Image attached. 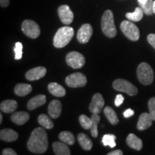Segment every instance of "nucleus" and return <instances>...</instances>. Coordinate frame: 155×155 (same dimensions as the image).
Wrapping results in <instances>:
<instances>
[{
    "label": "nucleus",
    "mask_w": 155,
    "mask_h": 155,
    "mask_svg": "<svg viewBox=\"0 0 155 155\" xmlns=\"http://www.w3.org/2000/svg\"><path fill=\"white\" fill-rule=\"evenodd\" d=\"M152 121L153 119L150 113L141 114L137 123V129L140 131L147 129L152 126Z\"/></svg>",
    "instance_id": "2eb2a0df"
},
{
    "label": "nucleus",
    "mask_w": 155,
    "mask_h": 155,
    "mask_svg": "<svg viewBox=\"0 0 155 155\" xmlns=\"http://www.w3.org/2000/svg\"><path fill=\"white\" fill-rule=\"evenodd\" d=\"M65 60L68 65L74 69L81 68L85 65L86 62L84 56L78 52L75 51L70 52L68 53Z\"/></svg>",
    "instance_id": "6e6552de"
},
{
    "label": "nucleus",
    "mask_w": 155,
    "mask_h": 155,
    "mask_svg": "<svg viewBox=\"0 0 155 155\" xmlns=\"http://www.w3.org/2000/svg\"><path fill=\"white\" fill-rule=\"evenodd\" d=\"M46 73H47V69L45 68L39 66L28 71L25 74V77L28 81H36L43 78L46 75Z\"/></svg>",
    "instance_id": "ddd939ff"
},
{
    "label": "nucleus",
    "mask_w": 155,
    "mask_h": 155,
    "mask_svg": "<svg viewBox=\"0 0 155 155\" xmlns=\"http://www.w3.org/2000/svg\"><path fill=\"white\" fill-rule=\"evenodd\" d=\"M58 13L60 19L63 24L68 25L73 21V13L70 9L69 6L61 5L58 9Z\"/></svg>",
    "instance_id": "9b49d317"
},
{
    "label": "nucleus",
    "mask_w": 155,
    "mask_h": 155,
    "mask_svg": "<svg viewBox=\"0 0 155 155\" xmlns=\"http://www.w3.org/2000/svg\"><path fill=\"white\" fill-rule=\"evenodd\" d=\"M137 1H138L139 5H144V4L146 3L148 0H137Z\"/></svg>",
    "instance_id": "a19ab883"
},
{
    "label": "nucleus",
    "mask_w": 155,
    "mask_h": 155,
    "mask_svg": "<svg viewBox=\"0 0 155 155\" xmlns=\"http://www.w3.org/2000/svg\"><path fill=\"white\" fill-rule=\"evenodd\" d=\"M91 121H92V125L91 128V132L94 137H98V124L100 121V116L98 114H93L91 116Z\"/></svg>",
    "instance_id": "c85d7f7f"
},
{
    "label": "nucleus",
    "mask_w": 155,
    "mask_h": 155,
    "mask_svg": "<svg viewBox=\"0 0 155 155\" xmlns=\"http://www.w3.org/2000/svg\"><path fill=\"white\" fill-rule=\"evenodd\" d=\"M9 4V0H0V5L2 7H7Z\"/></svg>",
    "instance_id": "ea45409f"
},
{
    "label": "nucleus",
    "mask_w": 155,
    "mask_h": 155,
    "mask_svg": "<svg viewBox=\"0 0 155 155\" xmlns=\"http://www.w3.org/2000/svg\"><path fill=\"white\" fill-rule=\"evenodd\" d=\"M65 83L71 88H80L86 85V75L81 73H75L68 75L65 78Z\"/></svg>",
    "instance_id": "1a4fd4ad"
},
{
    "label": "nucleus",
    "mask_w": 155,
    "mask_h": 155,
    "mask_svg": "<svg viewBox=\"0 0 155 155\" xmlns=\"http://www.w3.org/2000/svg\"><path fill=\"white\" fill-rule=\"evenodd\" d=\"M127 143L128 146L135 150L140 151L142 149V141L134 134H130L128 135L127 138Z\"/></svg>",
    "instance_id": "6ab92c4d"
},
{
    "label": "nucleus",
    "mask_w": 155,
    "mask_h": 155,
    "mask_svg": "<svg viewBox=\"0 0 155 155\" xmlns=\"http://www.w3.org/2000/svg\"><path fill=\"white\" fill-rule=\"evenodd\" d=\"M123 154V152H122L121 150H117L112 151V152L108 153V155H122Z\"/></svg>",
    "instance_id": "58836bf2"
},
{
    "label": "nucleus",
    "mask_w": 155,
    "mask_h": 155,
    "mask_svg": "<svg viewBox=\"0 0 155 155\" xmlns=\"http://www.w3.org/2000/svg\"><path fill=\"white\" fill-rule=\"evenodd\" d=\"M104 99L101 94H95L89 105V110L93 114H100L104 106Z\"/></svg>",
    "instance_id": "f8f14e48"
},
{
    "label": "nucleus",
    "mask_w": 155,
    "mask_h": 155,
    "mask_svg": "<svg viewBox=\"0 0 155 155\" xmlns=\"http://www.w3.org/2000/svg\"><path fill=\"white\" fill-rule=\"evenodd\" d=\"M116 137L114 134H105L102 138V144L104 146H109L111 148L116 147Z\"/></svg>",
    "instance_id": "c756f323"
},
{
    "label": "nucleus",
    "mask_w": 155,
    "mask_h": 155,
    "mask_svg": "<svg viewBox=\"0 0 155 155\" xmlns=\"http://www.w3.org/2000/svg\"><path fill=\"white\" fill-rule=\"evenodd\" d=\"M153 12L155 14V1H154V3H153Z\"/></svg>",
    "instance_id": "37998d69"
},
{
    "label": "nucleus",
    "mask_w": 155,
    "mask_h": 155,
    "mask_svg": "<svg viewBox=\"0 0 155 155\" xmlns=\"http://www.w3.org/2000/svg\"><path fill=\"white\" fill-rule=\"evenodd\" d=\"M113 87L118 91L124 92L129 96H135L138 93L137 87L124 79H116L113 83Z\"/></svg>",
    "instance_id": "423d86ee"
},
{
    "label": "nucleus",
    "mask_w": 155,
    "mask_h": 155,
    "mask_svg": "<svg viewBox=\"0 0 155 155\" xmlns=\"http://www.w3.org/2000/svg\"><path fill=\"white\" fill-rule=\"evenodd\" d=\"M48 114L53 119H58L61 114L62 104L60 101L53 100L48 106Z\"/></svg>",
    "instance_id": "4468645a"
},
{
    "label": "nucleus",
    "mask_w": 155,
    "mask_h": 155,
    "mask_svg": "<svg viewBox=\"0 0 155 155\" xmlns=\"http://www.w3.org/2000/svg\"><path fill=\"white\" fill-rule=\"evenodd\" d=\"M60 140L65 143L68 145H73L74 144L75 139L73 134L70 131H62L59 134Z\"/></svg>",
    "instance_id": "cd10ccee"
},
{
    "label": "nucleus",
    "mask_w": 155,
    "mask_h": 155,
    "mask_svg": "<svg viewBox=\"0 0 155 155\" xmlns=\"http://www.w3.org/2000/svg\"><path fill=\"white\" fill-rule=\"evenodd\" d=\"M53 149L54 152L57 155H70L71 150L65 144V143H62L60 141H55L53 144Z\"/></svg>",
    "instance_id": "412c9836"
},
{
    "label": "nucleus",
    "mask_w": 155,
    "mask_h": 155,
    "mask_svg": "<svg viewBox=\"0 0 155 155\" xmlns=\"http://www.w3.org/2000/svg\"><path fill=\"white\" fill-rule=\"evenodd\" d=\"M101 29L104 34L108 38H113L116 35L117 31L114 24V14L111 10H106L103 15Z\"/></svg>",
    "instance_id": "7ed1b4c3"
},
{
    "label": "nucleus",
    "mask_w": 155,
    "mask_h": 155,
    "mask_svg": "<svg viewBox=\"0 0 155 155\" xmlns=\"http://www.w3.org/2000/svg\"><path fill=\"white\" fill-rule=\"evenodd\" d=\"M46 102V96L45 95L40 94L38 96L33 97L29 101L28 103V108L30 111L35 109V108L40 107L44 105Z\"/></svg>",
    "instance_id": "dca6fc26"
},
{
    "label": "nucleus",
    "mask_w": 155,
    "mask_h": 155,
    "mask_svg": "<svg viewBox=\"0 0 155 155\" xmlns=\"http://www.w3.org/2000/svg\"><path fill=\"white\" fill-rule=\"evenodd\" d=\"M121 32L131 41H137L139 39L140 32L139 28L136 25L129 20H124L120 25Z\"/></svg>",
    "instance_id": "39448f33"
},
{
    "label": "nucleus",
    "mask_w": 155,
    "mask_h": 155,
    "mask_svg": "<svg viewBox=\"0 0 155 155\" xmlns=\"http://www.w3.org/2000/svg\"><path fill=\"white\" fill-rule=\"evenodd\" d=\"M144 11L140 7H137L134 12H128L126 14V17L130 21H133V22H139L141 19L143 18L144 16Z\"/></svg>",
    "instance_id": "393cba45"
},
{
    "label": "nucleus",
    "mask_w": 155,
    "mask_h": 155,
    "mask_svg": "<svg viewBox=\"0 0 155 155\" xmlns=\"http://www.w3.org/2000/svg\"><path fill=\"white\" fill-rule=\"evenodd\" d=\"M153 3H154L153 0H148L144 5H139V7L142 9L145 15L150 16L154 13V12H153Z\"/></svg>",
    "instance_id": "2f4dec72"
},
{
    "label": "nucleus",
    "mask_w": 155,
    "mask_h": 155,
    "mask_svg": "<svg viewBox=\"0 0 155 155\" xmlns=\"http://www.w3.org/2000/svg\"><path fill=\"white\" fill-rule=\"evenodd\" d=\"M78 141L84 150L88 151L91 150L93 147L92 141L85 134L80 133L78 135Z\"/></svg>",
    "instance_id": "5701e85b"
},
{
    "label": "nucleus",
    "mask_w": 155,
    "mask_h": 155,
    "mask_svg": "<svg viewBox=\"0 0 155 155\" xmlns=\"http://www.w3.org/2000/svg\"><path fill=\"white\" fill-rule=\"evenodd\" d=\"M32 88L30 85L26 83H19L15 88V94L19 96H25L32 91Z\"/></svg>",
    "instance_id": "b1692460"
},
{
    "label": "nucleus",
    "mask_w": 155,
    "mask_h": 155,
    "mask_svg": "<svg viewBox=\"0 0 155 155\" xmlns=\"http://www.w3.org/2000/svg\"><path fill=\"white\" fill-rule=\"evenodd\" d=\"M38 123L40 124L42 127L45 128V129H53L54 127V124L53 121H52L51 119L49 118V116L46 115V114H40V115L38 116Z\"/></svg>",
    "instance_id": "bb28decb"
},
{
    "label": "nucleus",
    "mask_w": 155,
    "mask_h": 155,
    "mask_svg": "<svg viewBox=\"0 0 155 155\" xmlns=\"http://www.w3.org/2000/svg\"><path fill=\"white\" fill-rule=\"evenodd\" d=\"M147 40L149 43L155 49V34H150L147 37Z\"/></svg>",
    "instance_id": "c9c22d12"
},
{
    "label": "nucleus",
    "mask_w": 155,
    "mask_h": 155,
    "mask_svg": "<svg viewBox=\"0 0 155 155\" xmlns=\"http://www.w3.org/2000/svg\"><path fill=\"white\" fill-rule=\"evenodd\" d=\"M148 108L153 121H155V97L151 98L148 102Z\"/></svg>",
    "instance_id": "72a5a7b5"
},
{
    "label": "nucleus",
    "mask_w": 155,
    "mask_h": 155,
    "mask_svg": "<svg viewBox=\"0 0 155 155\" xmlns=\"http://www.w3.org/2000/svg\"><path fill=\"white\" fill-rule=\"evenodd\" d=\"M124 101V96H122L121 94H118L116 97L115 101H114L115 106H117V107L118 106H120L122 104H123Z\"/></svg>",
    "instance_id": "f704fd0d"
},
{
    "label": "nucleus",
    "mask_w": 155,
    "mask_h": 155,
    "mask_svg": "<svg viewBox=\"0 0 155 155\" xmlns=\"http://www.w3.org/2000/svg\"><path fill=\"white\" fill-rule=\"evenodd\" d=\"M2 155H17V153L15 152V150H13L12 149L10 148H7L5 149L2 152Z\"/></svg>",
    "instance_id": "e433bc0d"
},
{
    "label": "nucleus",
    "mask_w": 155,
    "mask_h": 155,
    "mask_svg": "<svg viewBox=\"0 0 155 155\" xmlns=\"http://www.w3.org/2000/svg\"><path fill=\"white\" fill-rule=\"evenodd\" d=\"M18 134L11 129H4L0 131V139L1 140L12 142L18 139Z\"/></svg>",
    "instance_id": "a211bd4d"
},
{
    "label": "nucleus",
    "mask_w": 155,
    "mask_h": 155,
    "mask_svg": "<svg viewBox=\"0 0 155 155\" xmlns=\"http://www.w3.org/2000/svg\"><path fill=\"white\" fill-rule=\"evenodd\" d=\"M79 121H80V124L84 129H91L92 125V121L91 119L88 118V116L86 115H81L79 116Z\"/></svg>",
    "instance_id": "7c9ffc66"
},
{
    "label": "nucleus",
    "mask_w": 155,
    "mask_h": 155,
    "mask_svg": "<svg viewBox=\"0 0 155 155\" xmlns=\"http://www.w3.org/2000/svg\"><path fill=\"white\" fill-rule=\"evenodd\" d=\"M104 114L106 116L108 121L113 125H116L119 123V119H118L117 115L114 110L110 106H106L104 110Z\"/></svg>",
    "instance_id": "a878e982"
},
{
    "label": "nucleus",
    "mask_w": 155,
    "mask_h": 155,
    "mask_svg": "<svg viewBox=\"0 0 155 155\" xmlns=\"http://www.w3.org/2000/svg\"><path fill=\"white\" fill-rule=\"evenodd\" d=\"M10 119L12 121L17 125H23L30 119V114L25 111H19L13 114Z\"/></svg>",
    "instance_id": "f3484780"
},
{
    "label": "nucleus",
    "mask_w": 155,
    "mask_h": 155,
    "mask_svg": "<svg viewBox=\"0 0 155 155\" xmlns=\"http://www.w3.org/2000/svg\"><path fill=\"white\" fill-rule=\"evenodd\" d=\"M22 49L23 46L21 42H17L16 44H15L14 51L15 53V59L16 60H20L22 57Z\"/></svg>",
    "instance_id": "473e14b6"
},
{
    "label": "nucleus",
    "mask_w": 155,
    "mask_h": 155,
    "mask_svg": "<svg viewBox=\"0 0 155 155\" xmlns=\"http://www.w3.org/2000/svg\"><path fill=\"white\" fill-rule=\"evenodd\" d=\"M18 104L15 100H6L2 102L0 104L1 111L5 112L6 114H10L14 112L17 108Z\"/></svg>",
    "instance_id": "aec40b11"
},
{
    "label": "nucleus",
    "mask_w": 155,
    "mask_h": 155,
    "mask_svg": "<svg viewBox=\"0 0 155 155\" xmlns=\"http://www.w3.org/2000/svg\"><path fill=\"white\" fill-rule=\"evenodd\" d=\"M134 114V111H133L131 108H128V109L126 110V111L124 112V116L125 118H129L131 116H132Z\"/></svg>",
    "instance_id": "4c0bfd02"
},
{
    "label": "nucleus",
    "mask_w": 155,
    "mask_h": 155,
    "mask_svg": "<svg viewBox=\"0 0 155 155\" xmlns=\"http://www.w3.org/2000/svg\"><path fill=\"white\" fill-rule=\"evenodd\" d=\"M45 129V128H44ZM43 128L38 127L31 133L28 141V148L31 152L41 154L47 151L48 148V138L47 133Z\"/></svg>",
    "instance_id": "f257e3e1"
},
{
    "label": "nucleus",
    "mask_w": 155,
    "mask_h": 155,
    "mask_svg": "<svg viewBox=\"0 0 155 155\" xmlns=\"http://www.w3.org/2000/svg\"><path fill=\"white\" fill-rule=\"evenodd\" d=\"M137 73L139 81L144 86L150 85L154 81V71L148 63L144 62L139 64Z\"/></svg>",
    "instance_id": "20e7f679"
},
{
    "label": "nucleus",
    "mask_w": 155,
    "mask_h": 155,
    "mask_svg": "<svg viewBox=\"0 0 155 155\" xmlns=\"http://www.w3.org/2000/svg\"><path fill=\"white\" fill-rule=\"evenodd\" d=\"M48 91L50 94L56 97H63L66 94L65 89L57 83H50L48 85Z\"/></svg>",
    "instance_id": "4be33fe9"
},
{
    "label": "nucleus",
    "mask_w": 155,
    "mask_h": 155,
    "mask_svg": "<svg viewBox=\"0 0 155 155\" xmlns=\"http://www.w3.org/2000/svg\"><path fill=\"white\" fill-rule=\"evenodd\" d=\"M93 35V28L90 24H84L78 31L77 39L81 43H87Z\"/></svg>",
    "instance_id": "9d476101"
},
{
    "label": "nucleus",
    "mask_w": 155,
    "mask_h": 155,
    "mask_svg": "<svg viewBox=\"0 0 155 155\" xmlns=\"http://www.w3.org/2000/svg\"><path fill=\"white\" fill-rule=\"evenodd\" d=\"M22 30L28 38L35 39L40 35V29L39 25L33 20L26 19L22 24Z\"/></svg>",
    "instance_id": "0eeeda50"
},
{
    "label": "nucleus",
    "mask_w": 155,
    "mask_h": 155,
    "mask_svg": "<svg viewBox=\"0 0 155 155\" xmlns=\"http://www.w3.org/2000/svg\"><path fill=\"white\" fill-rule=\"evenodd\" d=\"M74 35V30L71 27L65 26L58 29L53 38V45L57 48L66 46Z\"/></svg>",
    "instance_id": "f03ea898"
},
{
    "label": "nucleus",
    "mask_w": 155,
    "mask_h": 155,
    "mask_svg": "<svg viewBox=\"0 0 155 155\" xmlns=\"http://www.w3.org/2000/svg\"><path fill=\"white\" fill-rule=\"evenodd\" d=\"M2 119H3V116L2 114H0V124L2 123Z\"/></svg>",
    "instance_id": "79ce46f5"
}]
</instances>
